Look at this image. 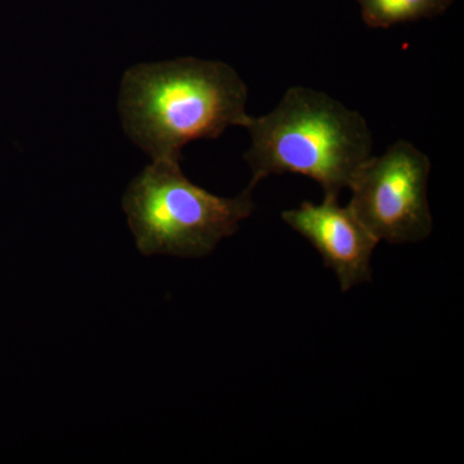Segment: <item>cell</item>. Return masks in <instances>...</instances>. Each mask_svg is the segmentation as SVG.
Listing matches in <instances>:
<instances>
[{"label": "cell", "mask_w": 464, "mask_h": 464, "mask_svg": "<svg viewBox=\"0 0 464 464\" xmlns=\"http://www.w3.org/2000/svg\"><path fill=\"white\" fill-rule=\"evenodd\" d=\"M136 246L145 256L197 258L209 255L255 210L253 188L221 198L194 185L179 161L152 160L123 198Z\"/></svg>", "instance_id": "3"}, {"label": "cell", "mask_w": 464, "mask_h": 464, "mask_svg": "<svg viewBox=\"0 0 464 464\" xmlns=\"http://www.w3.org/2000/svg\"><path fill=\"white\" fill-rule=\"evenodd\" d=\"M283 221L306 237L320 253L326 267L337 276L342 292L372 280V256L378 241L362 224L350 206L338 198L324 197L323 203L310 201L283 212Z\"/></svg>", "instance_id": "5"}, {"label": "cell", "mask_w": 464, "mask_h": 464, "mask_svg": "<svg viewBox=\"0 0 464 464\" xmlns=\"http://www.w3.org/2000/svg\"><path fill=\"white\" fill-rule=\"evenodd\" d=\"M430 172V158L399 140L362 164L351 182L348 206L378 241L420 243L433 227L427 197Z\"/></svg>", "instance_id": "4"}, {"label": "cell", "mask_w": 464, "mask_h": 464, "mask_svg": "<svg viewBox=\"0 0 464 464\" xmlns=\"http://www.w3.org/2000/svg\"><path fill=\"white\" fill-rule=\"evenodd\" d=\"M246 128L252 143L244 160L253 190L270 176L295 173L319 183L324 197L338 198L373 151L364 116L302 85L289 88L268 114L250 116Z\"/></svg>", "instance_id": "2"}, {"label": "cell", "mask_w": 464, "mask_h": 464, "mask_svg": "<svg viewBox=\"0 0 464 464\" xmlns=\"http://www.w3.org/2000/svg\"><path fill=\"white\" fill-rule=\"evenodd\" d=\"M246 101L248 88L230 65L183 57L130 67L119 111L125 132L152 160L179 163L188 143L246 128Z\"/></svg>", "instance_id": "1"}, {"label": "cell", "mask_w": 464, "mask_h": 464, "mask_svg": "<svg viewBox=\"0 0 464 464\" xmlns=\"http://www.w3.org/2000/svg\"><path fill=\"white\" fill-rule=\"evenodd\" d=\"M454 0H359L365 25L389 29L398 24L440 16Z\"/></svg>", "instance_id": "6"}]
</instances>
